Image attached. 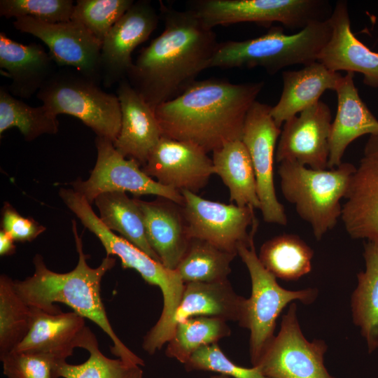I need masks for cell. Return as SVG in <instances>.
<instances>
[{
    "instance_id": "8d00e7d4",
    "label": "cell",
    "mask_w": 378,
    "mask_h": 378,
    "mask_svg": "<svg viewBox=\"0 0 378 378\" xmlns=\"http://www.w3.org/2000/svg\"><path fill=\"white\" fill-rule=\"evenodd\" d=\"M75 4L71 0H1L0 16L7 19L30 17L48 23L71 20Z\"/></svg>"
},
{
    "instance_id": "d6a6232c",
    "label": "cell",
    "mask_w": 378,
    "mask_h": 378,
    "mask_svg": "<svg viewBox=\"0 0 378 378\" xmlns=\"http://www.w3.org/2000/svg\"><path fill=\"white\" fill-rule=\"evenodd\" d=\"M230 334L231 330L224 320L208 316L192 317L176 325L167 342L165 355L185 364L202 346L217 343Z\"/></svg>"
},
{
    "instance_id": "ffe728a7",
    "label": "cell",
    "mask_w": 378,
    "mask_h": 378,
    "mask_svg": "<svg viewBox=\"0 0 378 378\" xmlns=\"http://www.w3.org/2000/svg\"><path fill=\"white\" fill-rule=\"evenodd\" d=\"M328 22L330 36L317 61L335 72L360 73L364 84L378 88V52L372 51L353 34L346 1H337Z\"/></svg>"
},
{
    "instance_id": "484cf974",
    "label": "cell",
    "mask_w": 378,
    "mask_h": 378,
    "mask_svg": "<svg viewBox=\"0 0 378 378\" xmlns=\"http://www.w3.org/2000/svg\"><path fill=\"white\" fill-rule=\"evenodd\" d=\"M246 299L235 293L228 279L185 284L181 301L169 326V341L176 325L192 317H214L239 323Z\"/></svg>"
},
{
    "instance_id": "9c48e42d",
    "label": "cell",
    "mask_w": 378,
    "mask_h": 378,
    "mask_svg": "<svg viewBox=\"0 0 378 378\" xmlns=\"http://www.w3.org/2000/svg\"><path fill=\"white\" fill-rule=\"evenodd\" d=\"M328 4L321 0H197L188 10L210 29L241 22L268 27L279 22L301 30L312 21L328 19Z\"/></svg>"
},
{
    "instance_id": "ba28073f",
    "label": "cell",
    "mask_w": 378,
    "mask_h": 378,
    "mask_svg": "<svg viewBox=\"0 0 378 378\" xmlns=\"http://www.w3.org/2000/svg\"><path fill=\"white\" fill-rule=\"evenodd\" d=\"M237 255L246 266L251 281V294L246 299L239 325L250 331L249 352L253 366L274 338L276 320L283 309L297 300L306 304L314 302L318 291L313 288L298 290L282 288L261 264L254 244L240 246Z\"/></svg>"
},
{
    "instance_id": "5b68a950",
    "label": "cell",
    "mask_w": 378,
    "mask_h": 378,
    "mask_svg": "<svg viewBox=\"0 0 378 378\" xmlns=\"http://www.w3.org/2000/svg\"><path fill=\"white\" fill-rule=\"evenodd\" d=\"M328 18L314 20L293 34L281 26H273L261 36L218 43L209 68L262 67L274 75L295 64L304 66L317 61L330 36Z\"/></svg>"
},
{
    "instance_id": "e575fe53",
    "label": "cell",
    "mask_w": 378,
    "mask_h": 378,
    "mask_svg": "<svg viewBox=\"0 0 378 378\" xmlns=\"http://www.w3.org/2000/svg\"><path fill=\"white\" fill-rule=\"evenodd\" d=\"M88 359L80 364L60 365L58 377L62 378H144L140 365L130 363L120 358H110L104 355L99 344L90 348Z\"/></svg>"
},
{
    "instance_id": "83f0119b",
    "label": "cell",
    "mask_w": 378,
    "mask_h": 378,
    "mask_svg": "<svg viewBox=\"0 0 378 378\" xmlns=\"http://www.w3.org/2000/svg\"><path fill=\"white\" fill-rule=\"evenodd\" d=\"M363 257L365 270L357 274L351 307L353 322L360 328L372 353L378 348V243H365Z\"/></svg>"
},
{
    "instance_id": "277c9868",
    "label": "cell",
    "mask_w": 378,
    "mask_h": 378,
    "mask_svg": "<svg viewBox=\"0 0 378 378\" xmlns=\"http://www.w3.org/2000/svg\"><path fill=\"white\" fill-rule=\"evenodd\" d=\"M59 196L85 227L99 239L107 256H118L122 268L136 270L148 284L160 289L163 296L161 315L144 336L142 343V348L148 354H154L169 342V326L181 301L185 284L176 270L167 269L108 229L82 195L74 189L61 188Z\"/></svg>"
},
{
    "instance_id": "d6986e66",
    "label": "cell",
    "mask_w": 378,
    "mask_h": 378,
    "mask_svg": "<svg viewBox=\"0 0 378 378\" xmlns=\"http://www.w3.org/2000/svg\"><path fill=\"white\" fill-rule=\"evenodd\" d=\"M30 309L29 331L13 351L52 354L66 360L74 349L88 351L98 344L94 334L86 326L85 318L78 314H49L37 307Z\"/></svg>"
},
{
    "instance_id": "8992f818",
    "label": "cell",
    "mask_w": 378,
    "mask_h": 378,
    "mask_svg": "<svg viewBox=\"0 0 378 378\" xmlns=\"http://www.w3.org/2000/svg\"><path fill=\"white\" fill-rule=\"evenodd\" d=\"M356 167L342 162L330 170H317L291 162L278 169L281 190L299 216L308 223L317 240L332 230L342 215L344 199Z\"/></svg>"
},
{
    "instance_id": "b9f144b4",
    "label": "cell",
    "mask_w": 378,
    "mask_h": 378,
    "mask_svg": "<svg viewBox=\"0 0 378 378\" xmlns=\"http://www.w3.org/2000/svg\"><path fill=\"white\" fill-rule=\"evenodd\" d=\"M210 378H230L229 377L222 375V374H217L211 376Z\"/></svg>"
},
{
    "instance_id": "7402d4cb",
    "label": "cell",
    "mask_w": 378,
    "mask_h": 378,
    "mask_svg": "<svg viewBox=\"0 0 378 378\" xmlns=\"http://www.w3.org/2000/svg\"><path fill=\"white\" fill-rule=\"evenodd\" d=\"M134 198L143 214L150 246L164 267L176 270L191 239L181 206L160 197L149 202Z\"/></svg>"
},
{
    "instance_id": "5bb4252c",
    "label": "cell",
    "mask_w": 378,
    "mask_h": 378,
    "mask_svg": "<svg viewBox=\"0 0 378 378\" xmlns=\"http://www.w3.org/2000/svg\"><path fill=\"white\" fill-rule=\"evenodd\" d=\"M19 31L34 36L48 48L56 65L76 69L100 83L102 42L81 23H48L30 17L13 22Z\"/></svg>"
},
{
    "instance_id": "6da1fadb",
    "label": "cell",
    "mask_w": 378,
    "mask_h": 378,
    "mask_svg": "<svg viewBox=\"0 0 378 378\" xmlns=\"http://www.w3.org/2000/svg\"><path fill=\"white\" fill-rule=\"evenodd\" d=\"M160 5L163 31L141 50L126 78L154 111L209 68L219 43L213 29L191 10Z\"/></svg>"
},
{
    "instance_id": "ac0fdd59",
    "label": "cell",
    "mask_w": 378,
    "mask_h": 378,
    "mask_svg": "<svg viewBox=\"0 0 378 378\" xmlns=\"http://www.w3.org/2000/svg\"><path fill=\"white\" fill-rule=\"evenodd\" d=\"M344 199L341 218L349 236L378 243V134L370 135Z\"/></svg>"
},
{
    "instance_id": "d4e9b609",
    "label": "cell",
    "mask_w": 378,
    "mask_h": 378,
    "mask_svg": "<svg viewBox=\"0 0 378 378\" xmlns=\"http://www.w3.org/2000/svg\"><path fill=\"white\" fill-rule=\"evenodd\" d=\"M342 77L318 61L299 70L284 71L281 95L270 110L276 125L281 127L286 120L317 103L326 90L335 91Z\"/></svg>"
},
{
    "instance_id": "4fadbf2b",
    "label": "cell",
    "mask_w": 378,
    "mask_h": 378,
    "mask_svg": "<svg viewBox=\"0 0 378 378\" xmlns=\"http://www.w3.org/2000/svg\"><path fill=\"white\" fill-rule=\"evenodd\" d=\"M271 108L257 100L252 104L246 116L241 141L252 161L264 220L285 225L287 216L276 197L274 181V151L281 130L270 114Z\"/></svg>"
},
{
    "instance_id": "9a60e30c",
    "label": "cell",
    "mask_w": 378,
    "mask_h": 378,
    "mask_svg": "<svg viewBox=\"0 0 378 378\" xmlns=\"http://www.w3.org/2000/svg\"><path fill=\"white\" fill-rule=\"evenodd\" d=\"M160 16L150 1H134L107 33L102 43V81L106 88L127 78L135 48L148 39Z\"/></svg>"
},
{
    "instance_id": "cb8c5ba5",
    "label": "cell",
    "mask_w": 378,
    "mask_h": 378,
    "mask_svg": "<svg viewBox=\"0 0 378 378\" xmlns=\"http://www.w3.org/2000/svg\"><path fill=\"white\" fill-rule=\"evenodd\" d=\"M55 63L38 43L24 45L0 32V68L11 80L8 88L15 97L29 99L55 73Z\"/></svg>"
},
{
    "instance_id": "f35d334b",
    "label": "cell",
    "mask_w": 378,
    "mask_h": 378,
    "mask_svg": "<svg viewBox=\"0 0 378 378\" xmlns=\"http://www.w3.org/2000/svg\"><path fill=\"white\" fill-rule=\"evenodd\" d=\"M184 365L188 371H210L233 378H268L256 366L244 368L230 360L217 343L202 346Z\"/></svg>"
},
{
    "instance_id": "4316f807",
    "label": "cell",
    "mask_w": 378,
    "mask_h": 378,
    "mask_svg": "<svg viewBox=\"0 0 378 378\" xmlns=\"http://www.w3.org/2000/svg\"><path fill=\"white\" fill-rule=\"evenodd\" d=\"M215 174L228 188L230 200L238 206L260 207L255 175L248 151L241 140L226 143L213 152Z\"/></svg>"
},
{
    "instance_id": "ab89813d",
    "label": "cell",
    "mask_w": 378,
    "mask_h": 378,
    "mask_svg": "<svg viewBox=\"0 0 378 378\" xmlns=\"http://www.w3.org/2000/svg\"><path fill=\"white\" fill-rule=\"evenodd\" d=\"M1 227L14 241L20 242L31 241L46 230L31 217L22 216L8 202L2 209Z\"/></svg>"
},
{
    "instance_id": "4dcf8cb0",
    "label": "cell",
    "mask_w": 378,
    "mask_h": 378,
    "mask_svg": "<svg viewBox=\"0 0 378 378\" xmlns=\"http://www.w3.org/2000/svg\"><path fill=\"white\" fill-rule=\"evenodd\" d=\"M235 256L206 241L191 239L176 271L184 284L225 281Z\"/></svg>"
},
{
    "instance_id": "f546056e",
    "label": "cell",
    "mask_w": 378,
    "mask_h": 378,
    "mask_svg": "<svg viewBox=\"0 0 378 378\" xmlns=\"http://www.w3.org/2000/svg\"><path fill=\"white\" fill-rule=\"evenodd\" d=\"M258 256L276 278L295 281L311 271L314 251L299 236L282 234L266 241Z\"/></svg>"
},
{
    "instance_id": "7c38bea8",
    "label": "cell",
    "mask_w": 378,
    "mask_h": 378,
    "mask_svg": "<svg viewBox=\"0 0 378 378\" xmlns=\"http://www.w3.org/2000/svg\"><path fill=\"white\" fill-rule=\"evenodd\" d=\"M297 310V304L290 303L279 332L253 366L268 378H335L324 365L328 345L321 340L305 338Z\"/></svg>"
},
{
    "instance_id": "74e56055",
    "label": "cell",
    "mask_w": 378,
    "mask_h": 378,
    "mask_svg": "<svg viewBox=\"0 0 378 378\" xmlns=\"http://www.w3.org/2000/svg\"><path fill=\"white\" fill-rule=\"evenodd\" d=\"M7 378H59L64 360L52 354L13 351L0 358Z\"/></svg>"
},
{
    "instance_id": "30bf717a",
    "label": "cell",
    "mask_w": 378,
    "mask_h": 378,
    "mask_svg": "<svg viewBox=\"0 0 378 378\" xmlns=\"http://www.w3.org/2000/svg\"><path fill=\"white\" fill-rule=\"evenodd\" d=\"M181 206L190 239L206 241L218 248L237 255L241 245L251 246L258 226L254 209L238 206L202 198L197 193L182 190Z\"/></svg>"
},
{
    "instance_id": "60d3db41",
    "label": "cell",
    "mask_w": 378,
    "mask_h": 378,
    "mask_svg": "<svg viewBox=\"0 0 378 378\" xmlns=\"http://www.w3.org/2000/svg\"><path fill=\"white\" fill-rule=\"evenodd\" d=\"M14 239L2 229L0 231V255L1 256L13 255L15 251Z\"/></svg>"
},
{
    "instance_id": "f1b7e54d",
    "label": "cell",
    "mask_w": 378,
    "mask_h": 378,
    "mask_svg": "<svg viewBox=\"0 0 378 378\" xmlns=\"http://www.w3.org/2000/svg\"><path fill=\"white\" fill-rule=\"evenodd\" d=\"M94 202L99 210V219L108 229L118 232L161 262L148 241L143 214L134 197L130 198L124 192H106L97 196Z\"/></svg>"
},
{
    "instance_id": "7a4b0ae2",
    "label": "cell",
    "mask_w": 378,
    "mask_h": 378,
    "mask_svg": "<svg viewBox=\"0 0 378 378\" xmlns=\"http://www.w3.org/2000/svg\"><path fill=\"white\" fill-rule=\"evenodd\" d=\"M263 87L262 81L196 80L155 108L162 136L195 144L207 153L241 140L246 114Z\"/></svg>"
},
{
    "instance_id": "1f68e13d",
    "label": "cell",
    "mask_w": 378,
    "mask_h": 378,
    "mask_svg": "<svg viewBox=\"0 0 378 378\" xmlns=\"http://www.w3.org/2000/svg\"><path fill=\"white\" fill-rule=\"evenodd\" d=\"M12 127L18 128L24 139L31 141L42 134L57 133L59 122L45 106H29L1 86L0 136Z\"/></svg>"
},
{
    "instance_id": "603a6c76",
    "label": "cell",
    "mask_w": 378,
    "mask_h": 378,
    "mask_svg": "<svg viewBox=\"0 0 378 378\" xmlns=\"http://www.w3.org/2000/svg\"><path fill=\"white\" fill-rule=\"evenodd\" d=\"M354 73L342 77L336 90L337 110L331 123L328 167L340 165L344 153L355 139L378 134V120L361 99L354 83Z\"/></svg>"
},
{
    "instance_id": "2e32d148",
    "label": "cell",
    "mask_w": 378,
    "mask_h": 378,
    "mask_svg": "<svg viewBox=\"0 0 378 378\" xmlns=\"http://www.w3.org/2000/svg\"><path fill=\"white\" fill-rule=\"evenodd\" d=\"M331 123L330 109L321 101L286 120L279 136L276 160L326 169Z\"/></svg>"
},
{
    "instance_id": "e0dca14e",
    "label": "cell",
    "mask_w": 378,
    "mask_h": 378,
    "mask_svg": "<svg viewBox=\"0 0 378 378\" xmlns=\"http://www.w3.org/2000/svg\"><path fill=\"white\" fill-rule=\"evenodd\" d=\"M207 154L195 144L162 136L142 170L163 186L197 193L215 174Z\"/></svg>"
},
{
    "instance_id": "44dd1931",
    "label": "cell",
    "mask_w": 378,
    "mask_h": 378,
    "mask_svg": "<svg viewBox=\"0 0 378 378\" xmlns=\"http://www.w3.org/2000/svg\"><path fill=\"white\" fill-rule=\"evenodd\" d=\"M117 96L121 127L113 146L122 156L134 159L144 166L162 136L155 111L127 78L118 83Z\"/></svg>"
},
{
    "instance_id": "d590c367",
    "label": "cell",
    "mask_w": 378,
    "mask_h": 378,
    "mask_svg": "<svg viewBox=\"0 0 378 378\" xmlns=\"http://www.w3.org/2000/svg\"><path fill=\"white\" fill-rule=\"evenodd\" d=\"M134 2L133 0H78L71 20L84 25L102 43L111 27Z\"/></svg>"
},
{
    "instance_id": "836d02e7",
    "label": "cell",
    "mask_w": 378,
    "mask_h": 378,
    "mask_svg": "<svg viewBox=\"0 0 378 378\" xmlns=\"http://www.w3.org/2000/svg\"><path fill=\"white\" fill-rule=\"evenodd\" d=\"M31 323L30 307L21 298L14 280L0 276V358L12 352L27 335Z\"/></svg>"
},
{
    "instance_id": "3957f363",
    "label": "cell",
    "mask_w": 378,
    "mask_h": 378,
    "mask_svg": "<svg viewBox=\"0 0 378 378\" xmlns=\"http://www.w3.org/2000/svg\"><path fill=\"white\" fill-rule=\"evenodd\" d=\"M72 231L78 254L76 266L70 272L58 273L49 270L41 255L33 258L34 272L24 280H14L18 295L29 307H37L49 314H58L61 309L55 302L70 307L74 312L99 326L113 342L111 353L125 362L144 365V361L134 354L118 338L113 329L101 297V282L105 274L115 265V258L106 256L97 267L88 263L89 256L84 253L82 237L78 235L75 220Z\"/></svg>"
},
{
    "instance_id": "52a82bcc",
    "label": "cell",
    "mask_w": 378,
    "mask_h": 378,
    "mask_svg": "<svg viewBox=\"0 0 378 378\" xmlns=\"http://www.w3.org/2000/svg\"><path fill=\"white\" fill-rule=\"evenodd\" d=\"M36 97L55 116L67 114L80 120L97 136L116 140L121 127L117 95L104 91L99 83L72 68L56 70Z\"/></svg>"
},
{
    "instance_id": "8fae6325",
    "label": "cell",
    "mask_w": 378,
    "mask_h": 378,
    "mask_svg": "<svg viewBox=\"0 0 378 378\" xmlns=\"http://www.w3.org/2000/svg\"><path fill=\"white\" fill-rule=\"evenodd\" d=\"M97 157L90 177L78 178L71 185L91 204L96 197L106 192H129L134 196L153 195L182 206L184 198L180 191L163 186L147 175L134 159H126L110 139L97 136Z\"/></svg>"
}]
</instances>
